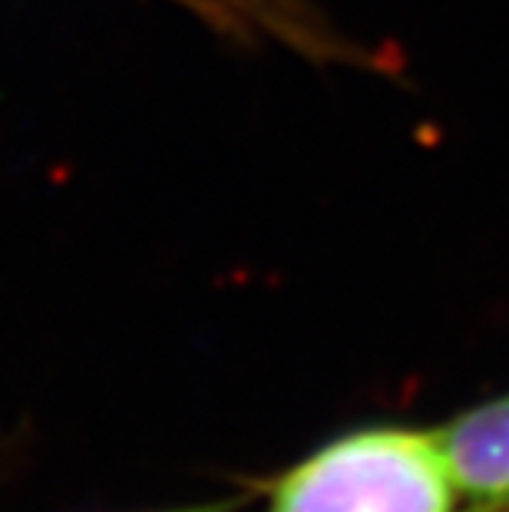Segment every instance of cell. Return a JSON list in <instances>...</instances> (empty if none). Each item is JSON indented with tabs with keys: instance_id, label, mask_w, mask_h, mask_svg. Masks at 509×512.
<instances>
[{
	"instance_id": "6da1fadb",
	"label": "cell",
	"mask_w": 509,
	"mask_h": 512,
	"mask_svg": "<svg viewBox=\"0 0 509 512\" xmlns=\"http://www.w3.org/2000/svg\"><path fill=\"white\" fill-rule=\"evenodd\" d=\"M268 512H493L463 493L440 430L367 427L278 479Z\"/></svg>"
},
{
	"instance_id": "7a4b0ae2",
	"label": "cell",
	"mask_w": 509,
	"mask_h": 512,
	"mask_svg": "<svg viewBox=\"0 0 509 512\" xmlns=\"http://www.w3.org/2000/svg\"><path fill=\"white\" fill-rule=\"evenodd\" d=\"M440 440L470 503L509 512V394L460 413L440 427Z\"/></svg>"
}]
</instances>
